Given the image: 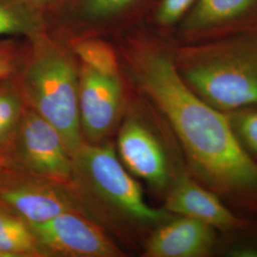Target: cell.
I'll return each mask as SVG.
<instances>
[{
    "mask_svg": "<svg viewBox=\"0 0 257 257\" xmlns=\"http://www.w3.org/2000/svg\"><path fill=\"white\" fill-rule=\"evenodd\" d=\"M256 17L257 0H196L170 42L193 43L251 32Z\"/></svg>",
    "mask_w": 257,
    "mask_h": 257,
    "instance_id": "obj_10",
    "label": "cell"
},
{
    "mask_svg": "<svg viewBox=\"0 0 257 257\" xmlns=\"http://www.w3.org/2000/svg\"><path fill=\"white\" fill-rule=\"evenodd\" d=\"M246 156L257 166V104L225 112Z\"/></svg>",
    "mask_w": 257,
    "mask_h": 257,
    "instance_id": "obj_17",
    "label": "cell"
},
{
    "mask_svg": "<svg viewBox=\"0 0 257 257\" xmlns=\"http://www.w3.org/2000/svg\"><path fill=\"white\" fill-rule=\"evenodd\" d=\"M196 0H156L152 6L150 21L156 29V36L174 34Z\"/></svg>",
    "mask_w": 257,
    "mask_h": 257,
    "instance_id": "obj_18",
    "label": "cell"
},
{
    "mask_svg": "<svg viewBox=\"0 0 257 257\" xmlns=\"http://www.w3.org/2000/svg\"><path fill=\"white\" fill-rule=\"evenodd\" d=\"M162 202L163 208L171 213L202 221L219 232L245 230L257 225V221L233 211L189 173L175 184Z\"/></svg>",
    "mask_w": 257,
    "mask_h": 257,
    "instance_id": "obj_11",
    "label": "cell"
},
{
    "mask_svg": "<svg viewBox=\"0 0 257 257\" xmlns=\"http://www.w3.org/2000/svg\"><path fill=\"white\" fill-rule=\"evenodd\" d=\"M121 57L131 88L161 112L175 133L189 174L238 214L257 221V166L240 147L225 112L184 81L170 42L141 33L122 48Z\"/></svg>",
    "mask_w": 257,
    "mask_h": 257,
    "instance_id": "obj_1",
    "label": "cell"
},
{
    "mask_svg": "<svg viewBox=\"0 0 257 257\" xmlns=\"http://www.w3.org/2000/svg\"><path fill=\"white\" fill-rule=\"evenodd\" d=\"M219 231L202 221L173 214L146 239L144 257L214 256Z\"/></svg>",
    "mask_w": 257,
    "mask_h": 257,
    "instance_id": "obj_12",
    "label": "cell"
},
{
    "mask_svg": "<svg viewBox=\"0 0 257 257\" xmlns=\"http://www.w3.org/2000/svg\"><path fill=\"white\" fill-rule=\"evenodd\" d=\"M26 109L17 75L0 80V158L16 138Z\"/></svg>",
    "mask_w": 257,
    "mask_h": 257,
    "instance_id": "obj_13",
    "label": "cell"
},
{
    "mask_svg": "<svg viewBox=\"0 0 257 257\" xmlns=\"http://www.w3.org/2000/svg\"><path fill=\"white\" fill-rule=\"evenodd\" d=\"M0 167L69 184L73 156L58 130L28 107Z\"/></svg>",
    "mask_w": 257,
    "mask_h": 257,
    "instance_id": "obj_6",
    "label": "cell"
},
{
    "mask_svg": "<svg viewBox=\"0 0 257 257\" xmlns=\"http://www.w3.org/2000/svg\"><path fill=\"white\" fill-rule=\"evenodd\" d=\"M42 33L37 10L23 0H0V40L9 37L33 38Z\"/></svg>",
    "mask_w": 257,
    "mask_h": 257,
    "instance_id": "obj_15",
    "label": "cell"
},
{
    "mask_svg": "<svg viewBox=\"0 0 257 257\" xmlns=\"http://www.w3.org/2000/svg\"><path fill=\"white\" fill-rule=\"evenodd\" d=\"M80 64L99 74L111 77H122L118 56L113 48L99 38H80L71 47Z\"/></svg>",
    "mask_w": 257,
    "mask_h": 257,
    "instance_id": "obj_16",
    "label": "cell"
},
{
    "mask_svg": "<svg viewBox=\"0 0 257 257\" xmlns=\"http://www.w3.org/2000/svg\"><path fill=\"white\" fill-rule=\"evenodd\" d=\"M214 256L257 257V225L245 230L219 232Z\"/></svg>",
    "mask_w": 257,
    "mask_h": 257,
    "instance_id": "obj_19",
    "label": "cell"
},
{
    "mask_svg": "<svg viewBox=\"0 0 257 257\" xmlns=\"http://www.w3.org/2000/svg\"><path fill=\"white\" fill-rule=\"evenodd\" d=\"M25 3H27L29 6H31L34 9H39L41 7H45L48 5L54 4L58 0H23Z\"/></svg>",
    "mask_w": 257,
    "mask_h": 257,
    "instance_id": "obj_22",
    "label": "cell"
},
{
    "mask_svg": "<svg viewBox=\"0 0 257 257\" xmlns=\"http://www.w3.org/2000/svg\"><path fill=\"white\" fill-rule=\"evenodd\" d=\"M251 32H257V17L255 20H254V22H253V25L251 28Z\"/></svg>",
    "mask_w": 257,
    "mask_h": 257,
    "instance_id": "obj_23",
    "label": "cell"
},
{
    "mask_svg": "<svg viewBox=\"0 0 257 257\" xmlns=\"http://www.w3.org/2000/svg\"><path fill=\"white\" fill-rule=\"evenodd\" d=\"M69 186L84 215L120 245L140 252L151 232L173 215L148 204L139 181L122 164L110 140L83 142L73 155Z\"/></svg>",
    "mask_w": 257,
    "mask_h": 257,
    "instance_id": "obj_2",
    "label": "cell"
},
{
    "mask_svg": "<svg viewBox=\"0 0 257 257\" xmlns=\"http://www.w3.org/2000/svg\"><path fill=\"white\" fill-rule=\"evenodd\" d=\"M170 46L184 81L211 107L227 112L257 104V32Z\"/></svg>",
    "mask_w": 257,
    "mask_h": 257,
    "instance_id": "obj_3",
    "label": "cell"
},
{
    "mask_svg": "<svg viewBox=\"0 0 257 257\" xmlns=\"http://www.w3.org/2000/svg\"><path fill=\"white\" fill-rule=\"evenodd\" d=\"M116 133L115 150L122 164L163 201L175 184L189 173L183 151L165 117L131 88Z\"/></svg>",
    "mask_w": 257,
    "mask_h": 257,
    "instance_id": "obj_5",
    "label": "cell"
},
{
    "mask_svg": "<svg viewBox=\"0 0 257 257\" xmlns=\"http://www.w3.org/2000/svg\"><path fill=\"white\" fill-rule=\"evenodd\" d=\"M156 0H84L83 10L90 19H105L151 3L153 6Z\"/></svg>",
    "mask_w": 257,
    "mask_h": 257,
    "instance_id": "obj_20",
    "label": "cell"
},
{
    "mask_svg": "<svg viewBox=\"0 0 257 257\" xmlns=\"http://www.w3.org/2000/svg\"><path fill=\"white\" fill-rule=\"evenodd\" d=\"M17 78L28 107L58 130L70 152L82 145L78 117L79 65L71 49L42 33L33 37Z\"/></svg>",
    "mask_w": 257,
    "mask_h": 257,
    "instance_id": "obj_4",
    "label": "cell"
},
{
    "mask_svg": "<svg viewBox=\"0 0 257 257\" xmlns=\"http://www.w3.org/2000/svg\"><path fill=\"white\" fill-rule=\"evenodd\" d=\"M131 87L123 77L99 74L79 64L78 117L83 141L100 144L117 132L123 118Z\"/></svg>",
    "mask_w": 257,
    "mask_h": 257,
    "instance_id": "obj_8",
    "label": "cell"
},
{
    "mask_svg": "<svg viewBox=\"0 0 257 257\" xmlns=\"http://www.w3.org/2000/svg\"><path fill=\"white\" fill-rule=\"evenodd\" d=\"M0 206L29 226L44 223L63 212L82 213L69 184L2 167Z\"/></svg>",
    "mask_w": 257,
    "mask_h": 257,
    "instance_id": "obj_7",
    "label": "cell"
},
{
    "mask_svg": "<svg viewBox=\"0 0 257 257\" xmlns=\"http://www.w3.org/2000/svg\"><path fill=\"white\" fill-rule=\"evenodd\" d=\"M24 55L18 44L11 39L0 40V80L19 72Z\"/></svg>",
    "mask_w": 257,
    "mask_h": 257,
    "instance_id": "obj_21",
    "label": "cell"
},
{
    "mask_svg": "<svg viewBox=\"0 0 257 257\" xmlns=\"http://www.w3.org/2000/svg\"><path fill=\"white\" fill-rule=\"evenodd\" d=\"M45 257H124L127 252L97 223L80 212H63L29 226Z\"/></svg>",
    "mask_w": 257,
    "mask_h": 257,
    "instance_id": "obj_9",
    "label": "cell"
},
{
    "mask_svg": "<svg viewBox=\"0 0 257 257\" xmlns=\"http://www.w3.org/2000/svg\"><path fill=\"white\" fill-rule=\"evenodd\" d=\"M0 257H45L29 225L1 206Z\"/></svg>",
    "mask_w": 257,
    "mask_h": 257,
    "instance_id": "obj_14",
    "label": "cell"
}]
</instances>
